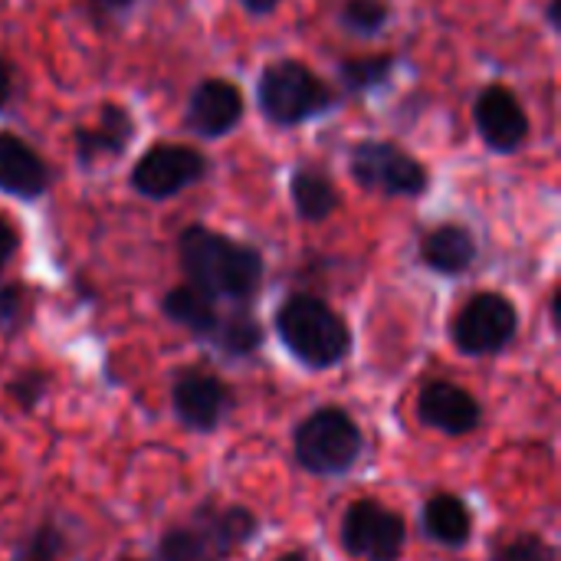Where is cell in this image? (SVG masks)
<instances>
[{
  "label": "cell",
  "mask_w": 561,
  "mask_h": 561,
  "mask_svg": "<svg viewBox=\"0 0 561 561\" xmlns=\"http://www.w3.org/2000/svg\"><path fill=\"white\" fill-rule=\"evenodd\" d=\"M178 260L194 289L204 296L247 302L263 283V253L250 243H240L214 227L191 224L178 237Z\"/></svg>",
  "instance_id": "6da1fadb"
},
{
  "label": "cell",
  "mask_w": 561,
  "mask_h": 561,
  "mask_svg": "<svg viewBox=\"0 0 561 561\" xmlns=\"http://www.w3.org/2000/svg\"><path fill=\"white\" fill-rule=\"evenodd\" d=\"M276 335L306 368H335L352 352L348 322L319 296L296 293L276 309Z\"/></svg>",
  "instance_id": "7a4b0ae2"
},
{
  "label": "cell",
  "mask_w": 561,
  "mask_h": 561,
  "mask_svg": "<svg viewBox=\"0 0 561 561\" xmlns=\"http://www.w3.org/2000/svg\"><path fill=\"white\" fill-rule=\"evenodd\" d=\"M339 102L335 89L299 59H273L256 79V105L276 128H296L332 112Z\"/></svg>",
  "instance_id": "3957f363"
},
{
  "label": "cell",
  "mask_w": 561,
  "mask_h": 561,
  "mask_svg": "<svg viewBox=\"0 0 561 561\" xmlns=\"http://www.w3.org/2000/svg\"><path fill=\"white\" fill-rule=\"evenodd\" d=\"M256 536V516L243 506L197 510L191 523L174 526L158 542L161 561H220Z\"/></svg>",
  "instance_id": "277c9868"
},
{
  "label": "cell",
  "mask_w": 561,
  "mask_h": 561,
  "mask_svg": "<svg viewBox=\"0 0 561 561\" xmlns=\"http://www.w3.org/2000/svg\"><path fill=\"white\" fill-rule=\"evenodd\" d=\"M293 450L302 470L335 477L355 467L362 454V431L342 408H319L296 427Z\"/></svg>",
  "instance_id": "5b68a950"
},
{
  "label": "cell",
  "mask_w": 561,
  "mask_h": 561,
  "mask_svg": "<svg viewBox=\"0 0 561 561\" xmlns=\"http://www.w3.org/2000/svg\"><path fill=\"white\" fill-rule=\"evenodd\" d=\"M348 171L358 187L385 197H421L431 187V171L401 145L362 138L348 148Z\"/></svg>",
  "instance_id": "8992f818"
},
{
  "label": "cell",
  "mask_w": 561,
  "mask_h": 561,
  "mask_svg": "<svg viewBox=\"0 0 561 561\" xmlns=\"http://www.w3.org/2000/svg\"><path fill=\"white\" fill-rule=\"evenodd\" d=\"M519 332V312L503 293H477L473 299L463 302V309L450 322V339L454 345L470 355H500L510 348V342Z\"/></svg>",
  "instance_id": "52a82bcc"
},
{
  "label": "cell",
  "mask_w": 561,
  "mask_h": 561,
  "mask_svg": "<svg viewBox=\"0 0 561 561\" xmlns=\"http://www.w3.org/2000/svg\"><path fill=\"white\" fill-rule=\"evenodd\" d=\"M207 174V158L194 145H178V141H161L151 145L131 168L128 184L135 194L148 201H168L178 197L181 191L201 184Z\"/></svg>",
  "instance_id": "ba28073f"
},
{
  "label": "cell",
  "mask_w": 561,
  "mask_h": 561,
  "mask_svg": "<svg viewBox=\"0 0 561 561\" xmlns=\"http://www.w3.org/2000/svg\"><path fill=\"white\" fill-rule=\"evenodd\" d=\"M408 542L404 519L381 506L378 500H358L345 510L342 519V546L348 556L368 561H398Z\"/></svg>",
  "instance_id": "9c48e42d"
},
{
  "label": "cell",
  "mask_w": 561,
  "mask_h": 561,
  "mask_svg": "<svg viewBox=\"0 0 561 561\" xmlns=\"http://www.w3.org/2000/svg\"><path fill=\"white\" fill-rule=\"evenodd\" d=\"M473 125L483 145L496 154H513L529 141V115L519 95L506 85H486L473 102Z\"/></svg>",
  "instance_id": "30bf717a"
},
{
  "label": "cell",
  "mask_w": 561,
  "mask_h": 561,
  "mask_svg": "<svg viewBox=\"0 0 561 561\" xmlns=\"http://www.w3.org/2000/svg\"><path fill=\"white\" fill-rule=\"evenodd\" d=\"M243 112H247L243 92L230 79L207 76L187 95L184 128L194 131L197 138H224L243 122Z\"/></svg>",
  "instance_id": "8fae6325"
},
{
  "label": "cell",
  "mask_w": 561,
  "mask_h": 561,
  "mask_svg": "<svg viewBox=\"0 0 561 561\" xmlns=\"http://www.w3.org/2000/svg\"><path fill=\"white\" fill-rule=\"evenodd\" d=\"M171 404H174V414L181 417L184 427L207 434V431H214L227 417V411H230V388L217 375H210V371L187 368L171 385Z\"/></svg>",
  "instance_id": "7c38bea8"
},
{
  "label": "cell",
  "mask_w": 561,
  "mask_h": 561,
  "mask_svg": "<svg viewBox=\"0 0 561 561\" xmlns=\"http://www.w3.org/2000/svg\"><path fill=\"white\" fill-rule=\"evenodd\" d=\"M417 414L427 427L444 431L450 437H463L480 424L483 408L467 388L454 381H427L417 398Z\"/></svg>",
  "instance_id": "4fadbf2b"
},
{
  "label": "cell",
  "mask_w": 561,
  "mask_h": 561,
  "mask_svg": "<svg viewBox=\"0 0 561 561\" xmlns=\"http://www.w3.org/2000/svg\"><path fill=\"white\" fill-rule=\"evenodd\" d=\"M49 164L13 131H0V191L16 201H36L49 191Z\"/></svg>",
  "instance_id": "5bb4252c"
},
{
  "label": "cell",
  "mask_w": 561,
  "mask_h": 561,
  "mask_svg": "<svg viewBox=\"0 0 561 561\" xmlns=\"http://www.w3.org/2000/svg\"><path fill=\"white\" fill-rule=\"evenodd\" d=\"M135 138V118L125 105L105 102L92 125H79L72 135L79 164H95L102 158H118Z\"/></svg>",
  "instance_id": "9a60e30c"
},
{
  "label": "cell",
  "mask_w": 561,
  "mask_h": 561,
  "mask_svg": "<svg viewBox=\"0 0 561 561\" xmlns=\"http://www.w3.org/2000/svg\"><path fill=\"white\" fill-rule=\"evenodd\" d=\"M477 237L463 227V224H440L431 227L421 237L417 256L427 270L440 273V276H460L477 263Z\"/></svg>",
  "instance_id": "2e32d148"
},
{
  "label": "cell",
  "mask_w": 561,
  "mask_h": 561,
  "mask_svg": "<svg viewBox=\"0 0 561 561\" xmlns=\"http://www.w3.org/2000/svg\"><path fill=\"white\" fill-rule=\"evenodd\" d=\"M289 201H293V210L299 220L306 224H322L329 220L339 204H342V194L335 187V181L319 171V168H296L293 178H289Z\"/></svg>",
  "instance_id": "e0dca14e"
},
{
  "label": "cell",
  "mask_w": 561,
  "mask_h": 561,
  "mask_svg": "<svg viewBox=\"0 0 561 561\" xmlns=\"http://www.w3.org/2000/svg\"><path fill=\"white\" fill-rule=\"evenodd\" d=\"M161 312H164L174 325L187 329V332L197 335V339H214L217 329H220V319H224V316L217 312V302H214L210 296H204L201 289H194L191 283L171 289V293L161 299Z\"/></svg>",
  "instance_id": "ac0fdd59"
},
{
  "label": "cell",
  "mask_w": 561,
  "mask_h": 561,
  "mask_svg": "<svg viewBox=\"0 0 561 561\" xmlns=\"http://www.w3.org/2000/svg\"><path fill=\"white\" fill-rule=\"evenodd\" d=\"M424 529L434 542H440L447 549H460L470 542L473 516H470L463 500L440 493V496L427 500V506H424Z\"/></svg>",
  "instance_id": "d6986e66"
},
{
  "label": "cell",
  "mask_w": 561,
  "mask_h": 561,
  "mask_svg": "<svg viewBox=\"0 0 561 561\" xmlns=\"http://www.w3.org/2000/svg\"><path fill=\"white\" fill-rule=\"evenodd\" d=\"M398 59L391 53H378V56H348L339 62V79L348 92H371L378 85H385L394 72Z\"/></svg>",
  "instance_id": "ffe728a7"
},
{
  "label": "cell",
  "mask_w": 561,
  "mask_h": 561,
  "mask_svg": "<svg viewBox=\"0 0 561 561\" xmlns=\"http://www.w3.org/2000/svg\"><path fill=\"white\" fill-rule=\"evenodd\" d=\"M214 345H220L227 355H253L263 345V325L250 316V312H233L220 319L217 335L210 339Z\"/></svg>",
  "instance_id": "44dd1931"
},
{
  "label": "cell",
  "mask_w": 561,
  "mask_h": 561,
  "mask_svg": "<svg viewBox=\"0 0 561 561\" xmlns=\"http://www.w3.org/2000/svg\"><path fill=\"white\" fill-rule=\"evenodd\" d=\"M391 20L388 0H342L339 26L355 36H378Z\"/></svg>",
  "instance_id": "7402d4cb"
},
{
  "label": "cell",
  "mask_w": 561,
  "mask_h": 561,
  "mask_svg": "<svg viewBox=\"0 0 561 561\" xmlns=\"http://www.w3.org/2000/svg\"><path fill=\"white\" fill-rule=\"evenodd\" d=\"M66 556V536L62 529H56L53 523L36 526L16 549L13 561H59Z\"/></svg>",
  "instance_id": "603a6c76"
},
{
  "label": "cell",
  "mask_w": 561,
  "mask_h": 561,
  "mask_svg": "<svg viewBox=\"0 0 561 561\" xmlns=\"http://www.w3.org/2000/svg\"><path fill=\"white\" fill-rule=\"evenodd\" d=\"M46 388H49V375H46V371H36V368H26V371H20V375L7 385V394H10L23 411H30V408H36V404L43 401Z\"/></svg>",
  "instance_id": "cb8c5ba5"
},
{
  "label": "cell",
  "mask_w": 561,
  "mask_h": 561,
  "mask_svg": "<svg viewBox=\"0 0 561 561\" xmlns=\"http://www.w3.org/2000/svg\"><path fill=\"white\" fill-rule=\"evenodd\" d=\"M493 561H559L556 559V549L546 546L539 536H519L513 542H503L496 552H493Z\"/></svg>",
  "instance_id": "d4e9b609"
},
{
  "label": "cell",
  "mask_w": 561,
  "mask_h": 561,
  "mask_svg": "<svg viewBox=\"0 0 561 561\" xmlns=\"http://www.w3.org/2000/svg\"><path fill=\"white\" fill-rule=\"evenodd\" d=\"M138 0H85V13L92 16V23H108L115 16H122L125 10H131Z\"/></svg>",
  "instance_id": "484cf974"
},
{
  "label": "cell",
  "mask_w": 561,
  "mask_h": 561,
  "mask_svg": "<svg viewBox=\"0 0 561 561\" xmlns=\"http://www.w3.org/2000/svg\"><path fill=\"white\" fill-rule=\"evenodd\" d=\"M23 312V289L20 286H0V329L13 325Z\"/></svg>",
  "instance_id": "4316f807"
},
{
  "label": "cell",
  "mask_w": 561,
  "mask_h": 561,
  "mask_svg": "<svg viewBox=\"0 0 561 561\" xmlns=\"http://www.w3.org/2000/svg\"><path fill=\"white\" fill-rule=\"evenodd\" d=\"M16 250H20V230L7 217H0V273L16 256Z\"/></svg>",
  "instance_id": "83f0119b"
},
{
  "label": "cell",
  "mask_w": 561,
  "mask_h": 561,
  "mask_svg": "<svg viewBox=\"0 0 561 561\" xmlns=\"http://www.w3.org/2000/svg\"><path fill=\"white\" fill-rule=\"evenodd\" d=\"M13 99V62L0 53V112Z\"/></svg>",
  "instance_id": "f1b7e54d"
},
{
  "label": "cell",
  "mask_w": 561,
  "mask_h": 561,
  "mask_svg": "<svg viewBox=\"0 0 561 561\" xmlns=\"http://www.w3.org/2000/svg\"><path fill=\"white\" fill-rule=\"evenodd\" d=\"M247 16H270L273 10L283 7V0H237Z\"/></svg>",
  "instance_id": "f546056e"
},
{
  "label": "cell",
  "mask_w": 561,
  "mask_h": 561,
  "mask_svg": "<svg viewBox=\"0 0 561 561\" xmlns=\"http://www.w3.org/2000/svg\"><path fill=\"white\" fill-rule=\"evenodd\" d=\"M546 20H549V26H552V30H561V0H549V7H546Z\"/></svg>",
  "instance_id": "4dcf8cb0"
},
{
  "label": "cell",
  "mask_w": 561,
  "mask_h": 561,
  "mask_svg": "<svg viewBox=\"0 0 561 561\" xmlns=\"http://www.w3.org/2000/svg\"><path fill=\"white\" fill-rule=\"evenodd\" d=\"M276 561H306V552H286L283 559H276Z\"/></svg>",
  "instance_id": "1f68e13d"
},
{
  "label": "cell",
  "mask_w": 561,
  "mask_h": 561,
  "mask_svg": "<svg viewBox=\"0 0 561 561\" xmlns=\"http://www.w3.org/2000/svg\"><path fill=\"white\" fill-rule=\"evenodd\" d=\"M125 561H131V559H125Z\"/></svg>",
  "instance_id": "d6a6232c"
}]
</instances>
